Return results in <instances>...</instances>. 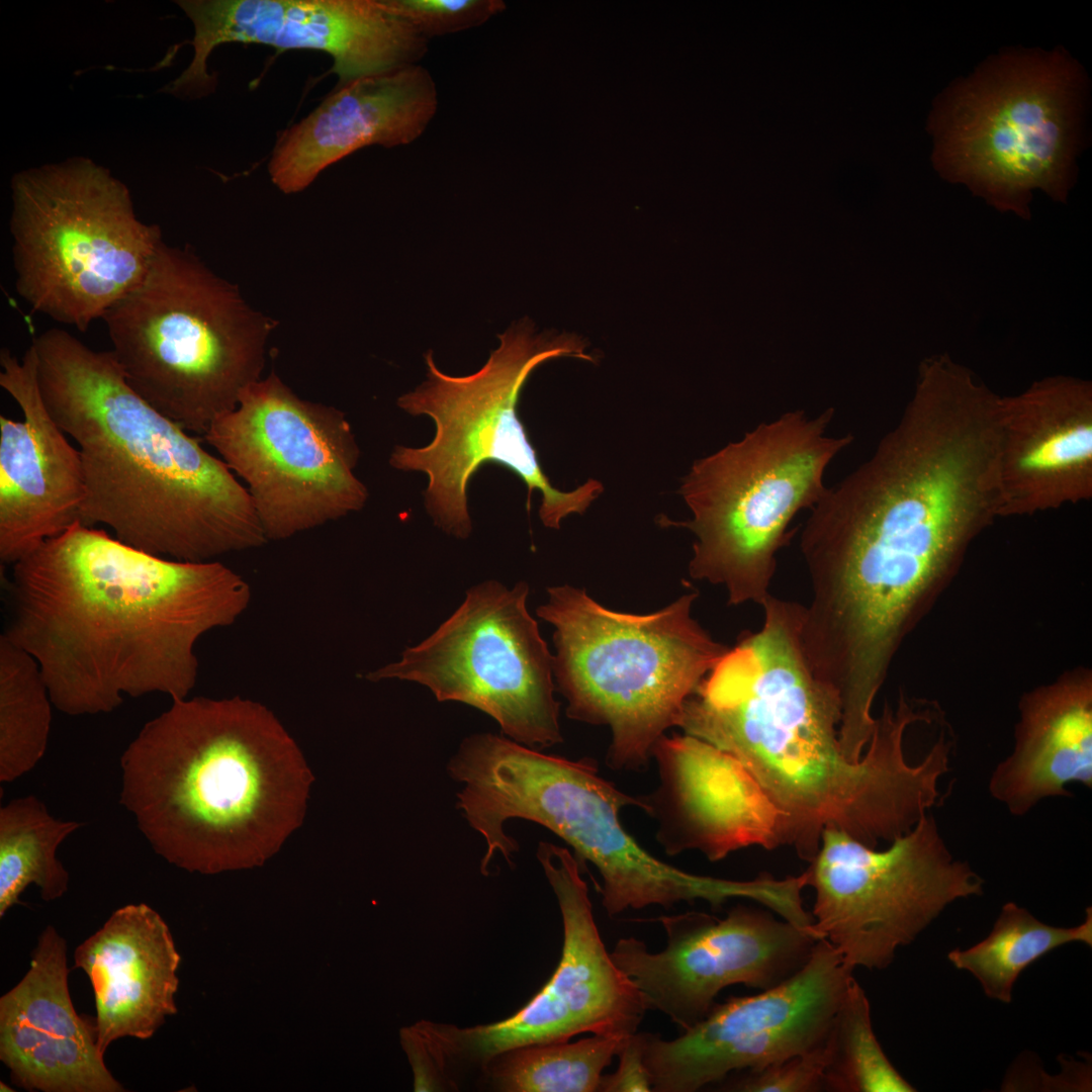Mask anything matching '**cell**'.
Wrapping results in <instances>:
<instances>
[{"label": "cell", "mask_w": 1092, "mask_h": 1092, "mask_svg": "<svg viewBox=\"0 0 1092 1092\" xmlns=\"http://www.w3.org/2000/svg\"><path fill=\"white\" fill-rule=\"evenodd\" d=\"M1000 395L948 355L874 454L810 510L800 550L811 599L838 627L901 637L926 592L998 517Z\"/></svg>", "instance_id": "1"}, {"label": "cell", "mask_w": 1092, "mask_h": 1092, "mask_svg": "<svg viewBox=\"0 0 1092 1092\" xmlns=\"http://www.w3.org/2000/svg\"><path fill=\"white\" fill-rule=\"evenodd\" d=\"M760 607V628L708 673L677 727L746 767L784 817L785 845L808 862L828 828L870 847L906 834L935 804V759L908 760L910 721L884 712L861 758L848 760L840 702L802 645V605L769 595Z\"/></svg>", "instance_id": "2"}, {"label": "cell", "mask_w": 1092, "mask_h": 1092, "mask_svg": "<svg viewBox=\"0 0 1092 1092\" xmlns=\"http://www.w3.org/2000/svg\"><path fill=\"white\" fill-rule=\"evenodd\" d=\"M3 634L39 664L72 716L108 713L123 695L186 699L204 633L248 608L247 581L219 561H182L77 522L12 564Z\"/></svg>", "instance_id": "3"}, {"label": "cell", "mask_w": 1092, "mask_h": 1092, "mask_svg": "<svg viewBox=\"0 0 1092 1092\" xmlns=\"http://www.w3.org/2000/svg\"><path fill=\"white\" fill-rule=\"evenodd\" d=\"M41 397L78 445L80 522L154 555L192 562L262 546L246 486L197 437L143 399L111 350L50 329L33 339Z\"/></svg>", "instance_id": "4"}, {"label": "cell", "mask_w": 1092, "mask_h": 1092, "mask_svg": "<svg viewBox=\"0 0 1092 1092\" xmlns=\"http://www.w3.org/2000/svg\"><path fill=\"white\" fill-rule=\"evenodd\" d=\"M120 804L188 871L262 862L301 825L313 776L276 716L234 697L174 700L120 759Z\"/></svg>", "instance_id": "5"}, {"label": "cell", "mask_w": 1092, "mask_h": 1092, "mask_svg": "<svg viewBox=\"0 0 1092 1092\" xmlns=\"http://www.w3.org/2000/svg\"><path fill=\"white\" fill-rule=\"evenodd\" d=\"M447 770L463 784L457 807L485 840L482 871L496 851L511 862L518 842L504 825L519 818L549 829L573 848L578 861L587 860L598 870L602 904L611 917L652 905L668 908L703 900L719 907L731 899L755 901L760 896L756 879L687 873L643 848L620 820L625 807L643 808L639 797L602 777L590 759L571 760L504 736L477 733L463 739Z\"/></svg>", "instance_id": "6"}, {"label": "cell", "mask_w": 1092, "mask_h": 1092, "mask_svg": "<svg viewBox=\"0 0 1092 1092\" xmlns=\"http://www.w3.org/2000/svg\"><path fill=\"white\" fill-rule=\"evenodd\" d=\"M547 595L537 615L554 627L553 676L567 717L610 728L611 768L645 769L729 648L692 616L696 592L650 614L610 610L568 584Z\"/></svg>", "instance_id": "7"}, {"label": "cell", "mask_w": 1092, "mask_h": 1092, "mask_svg": "<svg viewBox=\"0 0 1092 1092\" xmlns=\"http://www.w3.org/2000/svg\"><path fill=\"white\" fill-rule=\"evenodd\" d=\"M129 386L187 432L205 434L261 379L272 322L188 248L162 241L141 281L104 314Z\"/></svg>", "instance_id": "8"}, {"label": "cell", "mask_w": 1092, "mask_h": 1092, "mask_svg": "<svg viewBox=\"0 0 1092 1092\" xmlns=\"http://www.w3.org/2000/svg\"><path fill=\"white\" fill-rule=\"evenodd\" d=\"M1086 78L1063 51H1013L936 101L934 166L1000 211L1030 217L1034 190L1065 202L1075 181Z\"/></svg>", "instance_id": "9"}, {"label": "cell", "mask_w": 1092, "mask_h": 1092, "mask_svg": "<svg viewBox=\"0 0 1092 1092\" xmlns=\"http://www.w3.org/2000/svg\"><path fill=\"white\" fill-rule=\"evenodd\" d=\"M498 339L486 363L466 376L443 373L432 352L426 353L427 379L397 398L404 412L429 416L436 433L421 448L396 445L389 464L428 476L427 512L437 527L458 539L471 533L467 487L487 462L505 466L524 481L528 510L532 492L541 493L539 517L551 529H559L571 514H583L604 490L593 478L571 491L553 487L518 415L521 390L532 371L557 357L593 361L584 352L586 345L573 334L537 333L530 320L515 323Z\"/></svg>", "instance_id": "10"}, {"label": "cell", "mask_w": 1092, "mask_h": 1092, "mask_svg": "<svg viewBox=\"0 0 1092 1092\" xmlns=\"http://www.w3.org/2000/svg\"><path fill=\"white\" fill-rule=\"evenodd\" d=\"M834 412L793 411L760 423L736 442L696 460L679 493L692 513V578L721 585L728 604H761L770 595L788 527L826 489L824 474L853 440L827 433Z\"/></svg>", "instance_id": "11"}, {"label": "cell", "mask_w": 1092, "mask_h": 1092, "mask_svg": "<svg viewBox=\"0 0 1092 1092\" xmlns=\"http://www.w3.org/2000/svg\"><path fill=\"white\" fill-rule=\"evenodd\" d=\"M9 230L18 295L85 332L144 277L162 243L127 186L85 157L13 175Z\"/></svg>", "instance_id": "12"}, {"label": "cell", "mask_w": 1092, "mask_h": 1092, "mask_svg": "<svg viewBox=\"0 0 1092 1092\" xmlns=\"http://www.w3.org/2000/svg\"><path fill=\"white\" fill-rule=\"evenodd\" d=\"M805 874L815 892L813 928L852 971L888 968L900 947L985 885L950 851L930 812L884 849L825 829Z\"/></svg>", "instance_id": "13"}, {"label": "cell", "mask_w": 1092, "mask_h": 1092, "mask_svg": "<svg viewBox=\"0 0 1092 1092\" xmlns=\"http://www.w3.org/2000/svg\"><path fill=\"white\" fill-rule=\"evenodd\" d=\"M247 484L267 540H282L363 509L360 450L345 414L296 395L274 372L245 387L205 434Z\"/></svg>", "instance_id": "14"}, {"label": "cell", "mask_w": 1092, "mask_h": 1092, "mask_svg": "<svg viewBox=\"0 0 1092 1092\" xmlns=\"http://www.w3.org/2000/svg\"><path fill=\"white\" fill-rule=\"evenodd\" d=\"M528 596L525 581L471 586L434 633L365 678L418 682L439 702L489 715L506 736L535 749L561 743L553 655L527 609Z\"/></svg>", "instance_id": "15"}, {"label": "cell", "mask_w": 1092, "mask_h": 1092, "mask_svg": "<svg viewBox=\"0 0 1092 1092\" xmlns=\"http://www.w3.org/2000/svg\"><path fill=\"white\" fill-rule=\"evenodd\" d=\"M852 972L820 938L806 965L783 983L716 1003L674 1039L646 1032L652 1091L695 1092L732 1073L818 1048L828 1036Z\"/></svg>", "instance_id": "16"}, {"label": "cell", "mask_w": 1092, "mask_h": 1092, "mask_svg": "<svg viewBox=\"0 0 1092 1092\" xmlns=\"http://www.w3.org/2000/svg\"><path fill=\"white\" fill-rule=\"evenodd\" d=\"M537 858L562 916L560 962L544 987L509 1018L465 1029L448 1025L451 1054L469 1052L486 1065L517 1048L565 1041L584 1032L629 1036L648 1010L637 986L605 947L575 855L541 841Z\"/></svg>", "instance_id": "17"}, {"label": "cell", "mask_w": 1092, "mask_h": 1092, "mask_svg": "<svg viewBox=\"0 0 1092 1092\" xmlns=\"http://www.w3.org/2000/svg\"><path fill=\"white\" fill-rule=\"evenodd\" d=\"M658 920L667 936L661 951L651 952L643 941L626 937L610 953L647 1008L664 1013L682 1031L705 1018L728 986L763 991L788 980L806 965L821 938L814 929L744 905L724 918L686 912Z\"/></svg>", "instance_id": "18"}, {"label": "cell", "mask_w": 1092, "mask_h": 1092, "mask_svg": "<svg viewBox=\"0 0 1092 1092\" xmlns=\"http://www.w3.org/2000/svg\"><path fill=\"white\" fill-rule=\"evenodd\" d=\"M194 26L193 58L165 90L198 98L213 92L212 51L228 42L281 50H317L333 58L338 87L414 65L427 38L395 14L386 0H183Z\"/></svg>", "instance_id": "19"}, {"label": "cell", "mask_w": 1092, "mask_h": 1092, "mask_svg": "<svg viewBox=\"0 0 1092 1092\" xmlns=\"http://www.w3.org/2000/svg\"><path fill=\"white\" fill-rule=\"evenodd\" d=\"M651 754L659 784L639 799L668 855L696 849L717 861L751 845H785L782 813L737 758L685 733L664 734Z\"/></svg>", "instance_id": "20"}, {"label": "cell", "mask_w": 1092, "mask_h": 1092, "mask_svg": "<svg viewBox=\"0 0 1092 1092\" xmlns=\"http://www.w3.org/2000/svg\"><path fill=\"white\" fill-rule=\"evenodd\" d=\"M0 386L22 421L0 416V559L14 564L80 522L85 477L80 450L41 397L32 345L21 360L0 352Z\"/></svg>", "instance_id": "21"}, {"label": "cell", "mask_w": 1092, "mask_h": 1092, "mask_svg": "<svg viewBox=\"0 0 1092 1092\" xmlns=\"http://www.w3.org/2000/svg\"><path fill=\"white\" fill-rule=\"evenodd\" d=\"M998 517L1032 515L1092 495V384L1071 376L1000 396Z\"/></svg>", "instance_id": "22"}, {"label": "cell", "mask_w": 1092, "mask_h": 1092, "mask_svg": "<svg viewBox=\"0 0 1092 1092\" xmlns=\"http://www.w3.org/2000/svg\"><path fill=\"white\" fill-rule=\"evenodd\" d=\"M68 975L66 941L49 925L28 971L0 998V1060L28 1091L122 1092L97 1048L95 1024L74 1008Z\"/></svg>", "instance_id": "23"}, {"label": "cell", "mask_w": 1092, "mask_h": 1092, "mask_svg": "<svg viewBox=\"0 0 1092 1092\" xmlns=\"http://www.w3.org/2000/svg\"><path fill=\"white\" fill-rule=\"evenodd\" d=\"M437 105L431 75L415 64L338 87L281 132L268 166L271 180L282 192L296 193L363 147L410 144L426 129Z\"/></svg>", "instance_id": "24"}, {"label": "cell", "mask_w": 1092, "mask_h": 1092, "mask_svg": "<svg viewBox=\"0 0 1092 1092\" xmlns=\"http://www.w3.org/2000/svg\"><path fill=\"white\" fill-rule=\"evenodd\" d=\"M178 963L167 924L145 903L118 908L77 946L74 964L93 989L103 1055L119 1038H151L175 1013Z\"/></svg>", "instance_id": "25"}, {"label": "cell", "mask_w": 1092, "mask_h": 1092, "mask_svg": "<svg viewBox=\"0 0 1092 1092\" xmlns=\"http://www.w3.org/2000/svg\"><path fill=\"white\" fill-rule=\"evenodd\" d=\"M1092 787V682L1088 674L1061 679L1025 696L1013 750L989 779L991 797L1014 816L1068 787Z\"/></svg>", "instance_id": "26"}, {"label": "cell", "mask_w": 1092, "mask_h": 1092, "mask_svg": "<svg viewBox=\"0 0 1092 1092\" xmlns=\"http://www.w3.org/2000/svg\"><path fill=\"white\" fill-rule=\"evenodd\" d=\"M1073 942L1092 945V909L1072 927L1046 924L1026 908L1005 903L990 933L971 947L947 953L958 970L970 973L990 999L1009 1003L1014 984L1032 963L1050 951Z\"/></svg>", "instance_id": "27"}, {"label": "cell", "mask_w": 1092, "mask_h": 1092, "mask_svg": "<svg viewBox=\"0 0 1092 1092\" xmlns=\"http://www.w3.org/2000/svg\"><path fill=\"white\" fill-rule=\"evenodd\" d=\"M77 821L53 817L46 805L29 795L0 809V917L31 884L42 900L61 898L68 890L69 874L57 857L59 845L81 827Z\"/></svg>", "instance_id": "28"}, {"label": "cell", "mask_w": 1092, "mask_h": 1092, "mask_svg": "<svg viewBox=\"0 0 1092 1092\" xmlns=\"http://www.w3.org/2000/svg\"><path fill=\"white\" fill-rule=\"evenodd\" d=\"M52 700L39 664L4 634L0 637V781L12 782L43 756Z\"/></svg>", "instance_id": "29"}, {"label": "cell", "mask_w": 1092, "mask_h": 1092, "mask_svg": "<svg viewBox=\"0 0 1092 1092\" xmlns=\"http://www.w3.org/2000/svg\"><path fill=\"white\" fill-rule=\"evenodd\" d=\"M627 1037L594 1034L572 1042L521 1046L496 1056L486 1066L500 1091L595 1092Z\"/></svg>", "instance_id": "30"}, {"label": "cell", "mask_w": 1092, "mask_h": 1092, "mask_svg": "<svg viewBox=\"0 0 1092 1092\" xmlns=\"http://www.w3.org/2000/svg\"><path fill=\"white\" fill-rule=\"evenodd\" d=\"M825 1091L914 1092L893 1066L873 1029L870 1001L852 977L827 1037Z\"/></svg>", "instance_id": "31"}, {"label": "cell", "mask_w": 1092, "mask_h": 1092, "mask_svg": "<svg viewBox=\"0 0 1092 1092\" xmlns=\"http://www.w3.org/2000/svg\"><path fill=\"white\" fill-rule=\"evenodd\" d=\"M425 38L479 26L502 12V0H386Z\"/></svg>", "instance_id": "32"}, {"label": "cell", "mask_w": 1092, "mask_h": 1092, "mask_svg": "<svg viewBox=\"0 0 1092 1092\" xmlns=\"http://www.w3.org/2000/svg\"><path fill=\"white\" fill-rule=\"evenodd\" d=\"M826 1040L818 1048L758 1069L741 1071L726 1088L742 1092L825 1091Z\"/></svg>", "instance_id": "33"}, {"label": "cell", "mask_w": 1092, "mask_h": 1092, "mask_svg": "<svg viewBox=\"0 0 1092 1092\" xmlns=\"http://www.w3.org/2000/svg\"><path fill=\"white\" fill-rule=\"evenodd\" d=\"M646 1032L636 1031L623 1042L615 1073L603 1075L599 1091H652L651 1077L645 1061Z\"/></svg>", "instance_id": "34"}, {"label": "cell", "mask_w": 1092, "mask_h": 1092, "mask_svg": "<svg viewBox=\"0 0 1092 1092\" xmlns=\"http://www.w3.org/2000/svg\"><path fill=\"white\" fill-rule=\"evenodd\" d=\"M0 1091H1V1092H6V1091H10V1092H11V1091H14V1089H12V1087L8 1086L7 1084H5V1083H3V1082L1 1081V1082H0Z\"/></svg>", "instance_id": "35"}]
</instances>
